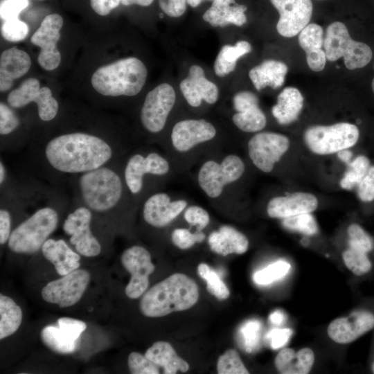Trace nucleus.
<instances>
[{
  "label": "nucleus",
  "mask_w": 374,
  "mask_h": 374,
  "mask_svg": "<svg viewBox=\"0 0 374 374\" xmlns=\"http://www.w3.org/2000/svg\"><path fill=\"white\" fill-rule=\"evenodd\" d=\"M112 155V148L106 141L85 132L57 136L44 148V156L50 166L68 174H82L103 166Z\"/></svg>",
  "instance_id": "f257e3e1"
},
{
  "label": "nucleus",
  "mask_w": 374,
  "mask_h": 374,
  "mask_svg": "<svg viewBox=\"0 0 374 374\" xmlns=\"http://www.w3.org/2000/svg\"><path fill=\"white\" fill-rule=\"evenodd\" d=\"M199 288L189 276L176 273L151 287L140 301V310L148 317H161L188 310L198 301Z\"/></svg>",
  "instance_id": "f03ea898"
},
{
  "label": "nucleus",
  "mask_w": 374,
  "mask_h": 374,
  "mask_svg": "<svg viewBox=\"0 0 374 374\" xmlns=\"http://www.w3.org/2000/svg\"><path fill=\"white\" fill-rule=\"evenodd\" d=\"M148 71L138 58L118 60L96 69L91 76V84L99 93L107 96H133L145 83Z\"/></svg>",
  "instance_id": "7ed1b4c3"
},
{
  "label": "nucleus",
  "mask_w": 374,
  "mask_h": 374,
  "mask_svg": "<svg viewBox=\"0 0 374 374\" xmlns=\"http://www.w3.org/2000/svg\"><path fill=\"white\" fill-rule=\"evenodd\" d=\"M78 185L85 205L96 212H105L113 208L123 193V184L118 175L104 166L82 173Z\"/></svg>",
  "instance_id": "20e7f679"
},
{
  "label": "nucleus",
  "mask_w": 374,
  "mask_h": 374,
  "mask_svg": "<svg viewBox=\"0 0 374 374\" xmlns=\"http://www.w3.org/2000/svg\"><path fill=\"white\" fill-rule=\"evenodd\" d=\"M57 224L58 214L54 208H41L11 232L8 247L18 253H34L42 249Z\"/></svg>",
  "instance_id": "39448f33"
},
{
  "label": "nucleus",
  "mask_w": 374,
  "mask_h": 374,
  "mask_svg": "<svg viewBox=\"0 0 374 374\" xmlns=\"http://www.w3.org/2000/svg\"><path fill=\"white\" fill-rule=\"evenodd\" d=\"M323 48L328 60L334 62L343 57L346 67L350 70L365 66L373 56L371 47L353 40L346 25L340 21L328 26Z\"/></svg>",
  "instance_id": "423d86ee"
},
{
  "label": "nucleus",
  "mask_w": 374,
  "mask_h": 374,
  "mask_svg": "<svg viewBox=\"0 0 374 374\" xmlns=\"http://www.w3.org/2000/svg\"><path fill=\"white\" fill-rule=\"evenodd\" d=\"M359 135V130L355 125L339 123L328 126H312L305 130L303 139L312 152L330 154L353 146Z\"/></svg>",
  "instance_id": "0eeeda50"
},
{
  "label": "nucleus",
  "mask_w": 374,
  "mask_h": 374,
  "mask_svg": "<svg viewBox=\"0 0 374 374\" xmlns=\"http://www.w3.org/2000/svg\"><path fill=\"white\" fill-rule=\"evenodd\" d=\"M244 171L242 159L234 154L226 156L221 162L209 160L199 169L198 183L204 193L211 198L219 197L224 187L238 180Z\"/></svg>",
  "instance_id": "6e6552de"
},
{
  "label": "nucleus",
  "mask_w": 374,
  "mask_h": 374,
  "mask_svg": "<svg viewBox=\"0 0 374 374\" xmlns=\"http://www.w3.org/2000/svg\"><path fill=\"white\" fill-rule=\"evenodd\" d=\"M8 105L13 108L23 107L31 102L37 106L41 120L49 121L57 115L59 105L47 87H40L39 82L35 78L25 80L19 87L10 91L7 98Z\"/></svg>",
  "instance_id": "1a4fd4ad"
},
{
  "label": "nucleus",
  "mask_w": 374,
  "mask_h": 374,
  "mask_svg": "<svg viewBox=\"0 0 374 374\" xmlns=\"http://www.w3.org/2000/svg\"><path fill=\"white\" fill-rule=\"evenodd\" d=\"M89 280L90 274L87 271L76 269L49 282L42 290L41 294L45 301L60 308L72 306L82 298Z\"/></svg>",
  "instance_id": "9d476101"
},
{
  "label": "nucleus",
  "mask_w": 374,
  "mask_h": 374,
  "mask_svg": "<svg viewBox=\"0 0 374 374\" xmlns=\"http://www.w3.org/2000/svg\"><path fill=\"white\" fill-rule=\"evenodd\" d=\"M176 100L173 87L162 83L146 96L141 110V121L150 132L157 133L162 130L168 116Z\"/></svg>",
  "instance_id": "9b49d317"
},
{
  "label": "nucleus",
  "mask_w": 374,
  "mask_h": 374,
  "mask_svg": "<svg viewBox=\"0 0 374 374\" xmlns=\"http://www.w3.org/2000/svg\"><path fill=\"white\" fill-rule=\"evenodd\" d=\"M62 26L63 19L60 15H48L30 38L31 43L40 48L37 62L45 70L51 71L60 65L61 55L56 44Z\"/></svg>",
  "instance_id": "f8f14e48"
},
{
  "label": "nucleus",
  "mask_w": 374,
  "mask_h": 374,
  "mask_svg": "<svg viewBox=\"0 0 374 374\" xmlns=\"http://www.w3.org/2000/svg\"><path fill=\"white\" fill-rule=\"evenodd\" d=\"M121 260L124 268L131 274L125 294L130 299H138L147 290L149 275L154 270L151 255L144 247L135 245L123 251Z\"/></svg>",
  "instance_id": "ddd939ff"
},
{
  "label": "nucleus",
  "mask_w": 374,
  "mask_h": 374,
  "mask_svg": "<svg viewBox=\"0 0 374 374\" xmlns=\"http://www.w3.org/2000/svg\"><path fill=\"white\" fill-rule=\"evenodd\" d=\"M92 219L91 211L80 206L69 213L63 224V230L71 235L70 242L77 252L86 257L98 256L101 246L90 230Z\"/></svg>",
  "instance_id": "4468645a"
},
{
  "label": "nucleus",
  "mask_w": 374,
  "mask_h": 374,
  "mask_svg": "<svg viewBox=\"0 0 374 374\" xmlns=\"http://www.w3.org/2000/svg\"><path fill=\"white\" fill-rule=\"evenodd\" d=\"M290 146L289 139L274 132H260L248 143V151L253 164L260 170L269 172Z\"/></svg>",
  "instance_id": "2eb2a0df"
},
{
  "label": "nucleus",
  "mask_w": 374,
  "mask_h": 374,
  "mask_svg": "<svg viewBox=\"0 0 374 374\" xmlns=\"http://www.w3.org/2000/svg\"><path fill=\"white\" fill-rule=\"evenodd\" d=\"M278 11V33L285 37L299 34L310 22L313 6L311 0H270Z\"/></svg>",
  "instance_id": "dca6fc26"
},
{
  "label": "nucleus",
  "mask_w": 374,
  "mask_h": 374,
  "mask_svg": "<svg viewBox=\"0 0 374 374\" xmlns=\"http://www.w3.org/2000/svg\"><path fill=\"white\" fill-rule=\"evenodd\" d=\"M169 171L168 161L156 152L146 157L136 154L128 160L124 177L126 185L133 194L139 193L143 187L145 174L163 175Z\"/></svg>",
  "instance_id": "f3484780"
},
{
  "label": "nucleus",
  "mask_w": 374,
  "mask_h": 374,
  "mask_svg": "<svg viewBox=\"0 0 374 374\" xmlns=\"http://www.w3.org/2000/svg\"><path fill=\"white\" fill-rule=\"evenodd\" d=\"M216 134L215 127L204 119L184 120L172 130L171 141L179 152H186L196 145L211 140Z\"/></svg>",
  "instance_id": "a211bd4d"
},
{
  "label": "nucleus",
  "mask_w": 374,
  "mask_h": 374,
  "mask_svg": "<svg viewBox=\"0 0 374 374\" xmlns=\"http://www.w3.org/2000/svg\"><path fill=\"white\" fill-rule=\"evenodd\" d=\"M374 328V315L367 311H355L347 317L332 321L328 327V336L339 344H348Z\"/></svg>",
  "instance_id": "6ab92c4d"
},
{
  "label": "nucleus",
  "mask_w": 374,
  "mask_h": 374,
  "mask_svg": "<svg viewBox=\"0 0 374 374\" xmlns=\"http://www.w3.org/2000/svg\"><path fill=\"white\" fill-rule=\"evenodd\" d=\"M179 87L188 103L194 107H199L202 100L214 104L218 99L217 87L206 79L204 69L197 64L189 68L188 75L180 82Z\"/></svg>",
  "instance_id": "aec40b11"
},
{
  "label": "nucleus",
  "mask_w": 374,
  "mask_h": 374,
  "mask_svg": "<svg viewBox=\"0 0 374 374\" xmlns=\"http://www.w3.org/2000/svg\"><path fill=\"white\" fill-rule=\"evenodd\" d=\"M186 206L187 202L184 199L171 201L166 193H156L145 201L143 218L150 225L161 228L175 220Z\"/></svg>",
  "instance_id": "412c9836"
},
{
  "label": "nucleus",
  "mask_w": 374,
  "mask_h": 374,
  "mask_svg": "<svg viewBox=\"0 0 374 374\" xmlns=\"http://www.w3.org/2000/svg\"><path fill=\"white\" fill-rule=\"evenodd\" d=\"M318 201L313 195L306 193H295L283 197L271 199L267 205L269 217L285 218L314 211Z\"/></svg>",
  "instance_id": "4be33fe9"
},
{
  "label": "nucleus",
  "mask_w": 374,
  "mask_h": 374,
  "mask_svg": "<svg viewBox=\"0 0 374 374\" xmlns=\"http://www.w3.org/2000/svg\"><path fill=\"white\" fill-rule=\"evenodd\" d=\"M30 65V57L24 51L16 46L5 50L0 57L1 91L5 92L10 89L14 80L25 75Z\"/></svg>",
  "instance_id": "5701e85b"
},
{
  "label": "nucleus",
  "mask_w": 374,
  "mask_h": 374,
  "mask_svg": "<svg viewBox=\"0 0 374 374\" xmlns=\"http://www.w3.org/2000/svg\"><path fill=\"white\" fill-rule=\"evenodd\" d=\"M247 8L236 3L235 0H214L204 13V21L214 27H225L229 24L241 26L247 21L244 14Z\"/></svg>",
  "instance_id": "b1692460"
},
{
  "label": "nucleus",
  "mask_w": 374,
  "mask_h": 374,
  "mask_svg": "<svg viewBox=\"0 0 374 374\" xmlns=\"http://www.w3.org/2000/svg\"><path fill=\"white\" fill-rule=\"evenodd\" d=\"M45 258L55 266L57 273L64 276L80 267V256L62 239H48L42 247Z\"/></svg>",
  "instance_id": "393cba45"
},
{
  "label": "nucleus",
  "mask_w": 374,
  "mask_h": 374,
  "mask_svg": "<svg viewBox=\"0 0 374 374\" xmlns=\"http://www.w3.org/2000/svg\"><path fill=\"white\" fill-rule=\"evenodd\" d=\"M211 249L222 256L242 254L248 249L247 237L235 228L224 225L217 231L212 232L208 239Z\"/></svg>",
  "instance_id": "a878e982"
},
{
  "label": "nucleus",
  "mask_w": 374,
  "mask_h": 374,
  "mask_svg": "<svg viewBox=\"0 0 374 374\" xmlns=\"http://www.w3.org/2000/svg\"><path fill=\"white\" fill-rule=\"evenodd\" d=\"M288 68L280 61L267 60L252 68L249 76L255 88L260 91L266 87L277 89L285 81Z\"/></svg>",
  "instance_id": "bb28decb"
},
{
  "label": "nucleus",
  "mask_w": 374,
  "mask_h": 374,
  "mask_svg": "<svg viewBox=\"0 0 374 374\" xmlns=\"http://www.w3.org/2000/svg\"><path fill=\"white\" fill-rule=\"evenodd\" d=\"M314 362V353L309 348H302L297 353L292 348H285L276 355L275 366L283 374H307Z\"/></svg>",
  "instance_id": "cd10ccee"
},
{
  "label": "nucleus",
  "mask_w": 374,
  "mask_h": 374,
  "mask_svg": "<svg viewBox=\"0 0 374 374\" xmlns=\"http://www.w3.org/2000/svg\"><path fill=\"white\" fill-rule=\"evenodd\" d=\"M303 106V97L300 91L292 87L283 89L277 98V103L272 107L273 116L281 125L296 121Z\"/></svg>",
  "instance_id": "c85d7f7f"
},
{
  "label": "nucleus",
  "mask_w": 374,
  "mask_h": 374,
  "mask_svg": "<svg viewBox=\"0 0 374 374\" xmlns=\"http://www.w3.org/2000/svg\"><path fill=\"white\" fill-rule=\"evenodd\" d=\"M145 355L162 367L166 374H175L178 371L184 373L189 369V364L177 355L170 344L166 341L155 342L146 350Z\"/></svg>",
  "instance_id": "c756f323"
},
{
  "label": "nucleus",
  "mask_w": 374,
  "mask_h": 374,
  "mask_svg": "<svg viewBox=\"0 0 374 374\" xmlns=\"http://www.w3.org/2000/svg\"><path fill=\"white\" fill-rule=\"evenodd\" d=\"M251 50V44L244 40L235 45H224L220 51L214 62V71L217 76H225L234 71L237 61Z\"/></svg>",
  "instance_id": "7c9ffc66"
},
{
  "label": "nucleus",
  "mask_w": 374,
  "mask_h": 374,
  "mask_svg": "<svg viewBox=\"0 0 374 374\" xmlns=\"http://www.w3.org/2000/svg\"><path fill=\"white\" fill-rule=\"evenodd\" d=\"M41 339L51 350L60 354H70L77 348L79 340L73 338L58 326L49 325L41 331Z\"/></svg>",
  "instance_id": "2f4dec72"
},
{
  "label": "nucleus",
  "mask_w": 374,
  "mask_h": 374,
  "mask_svg": "<svg viewBox=\"0 0 374 374\" xmlns=\"http://www.w3.org/2000/svg\"><path fill=\"white\" fill-rule=\"evenodd\" d=\"M22 321L20 307L10 297L0 295V339L15 332Z\"/></svg>",
  "instance_id": "473e14b6"
},
{
  "label": "nucleus",
  "mask_w": 374,
  "mask_h": 374,
  "mask_svg": "<svg viewBox=\"0 0 374 374\" xmlns=\"http://www.w3.org/2000/svg\"><path fill=\"white\" fill-rule=\"evenodd\" d=\"M232 120L235 125L246 132L262 130L266 125L265 115L258 106L235 114Z\"/></svg>",
  "instance_id": "72a5a7b5"
},
{
  "label": "nucleus",
  "mask_w": 374,
  "mask_h": 374,
  "mask_svg": "<svg viewBox=\"0 0 374 374\" xmlns=\"http://www.w3.org/2000/svg\"><path fill=\"white\" fill-rule=\"evenodd\" d=\"M370 168L369 159L363 155L358 156L348 165V169L340 181V186L346 190L357 186Z\"/></svg>",
  "instance_id": "f704fd0d"
},
{
  "label": "nucleus",
  "mask_w": 374,
  "mask_h": 374,
  "mask_svg": "<svg viewBox=\"0 0 374 374\" xmlns=\"http://www.w3.org/2000/svg\"><path fill=\"white\" fill-rule=\"evenodd\" d=\"M197 272L200 277L206 281V289L211 294L219 300H224L229 296L230 292L226 285L207 264H199Z\"/></svg>",
  "instance_id": "c9c22d12"
},
{
  "label": "nucleus",
  "mask_w": 374,
  "mask_h": 374,
  "mask_svg": "<svg viewBox=\"0 0 374 374\" xmlns=\"http://www.w3.org/2000/svg\"><path fill=\"white\" fill-rule=\"evenodd\" d=\"M323 35L321 26L314 23L308 24L299 33V45L305 53L321 48L324 40Z\"/></svg>",
  "instance_id": "e433bc0d"
},
{
  "label": "nucleus",
  "mask_w": 374,
  "mask_h": 374,
  "mask_svg": "<svg viewBox=\"0 0 374 374\" xmlns=\"http://www.w3.org/2000/svg\"><path fill=\"white\" fill-rule=\"evenodd\" d=\"M217 371L219 374H248L238 353L229 349L218 358Z\"/></svg>",
  "instance_id": "4c0bfd02"
},
{
  "label": "nucleus",
  "mask_w": 374,
  "mask_h": 374,
  "mask_svg": "<svg viewBox=\"0 0 374 374\" xmlns=\"http://www.w3.org/2000/svg\"><path fill=\"white\" fill-rule=\"evenodd\" d=\"M290 269L287 262L279 260L253 274V280L258 285H268L285 276Z\"/></svg>",
  "instance_id": "58836bf2"
},
{
  "label": "nucleus",
  "mask_w": 374,
  "mask_h": 374,
  "mask_svg": "<svg viewBox=\"0 0 374 374\" xmlns=\"http://www.w3.org/2000/svg\"><path fill=\"white\" fill-rule=\"evenodd\" d=\"M283 225L289 230L299 231L308 235H314L318 231L317 222L310 213L283 218Z\"/></svg>",
  "instance_id": "ea45409f"
},
{
  "label": "nucleus",
  "mask_w": 374,
  "mask_h": 374,
  "mask_svg": "<svg viewBox=\"0 0 374 374\" xmlns=\"http://www.w3.org/2000/svg\"><path fill=\"white\" fill-rule=\"evenodd\" d=\"M346 266L355 275L362 276L371 269V263L366 253L349 248L343 253Z\"/></svg>",
  "instance_id": "a19ab883"
},
{
  "label": "nucleus",
  "mask_w": 374,
  "mask_h": 374,
  "mask_svg": "<svg viewBox=\"0 0 374 374\" xmlns=\"http://www.w3.org/2000/svg\"><path fill=\"white\" fill-rule=\"evenodd\" d=\"M28 25L19 18L3 21L1 27L3 37L8 42H19L24 39L28 33Z\"/></svg>",
  "instance_id": "79ce46f5"
},
{
  "label": "nucleus",
  "mask_w": 374,
  "mask_h": 374,
  "mask_svg": "<svg viewBox=\"0 0 374 374\" xmlns=\"http://www.w3.org/2000/svg\"><path fill=\"white\" fill-rule=\"evenodd\" d=\"M348 234L350 248L366 253L372 249L373 241L371 238L358 224H353L350 225L348 229Z\"/></svg>",
  "instance_id": "37998d69"
},
{
  "label": "nucleus",
  "mask_w": 374,
  "mask_h": 374,
  "mask_svg": "<svg viewBox=\"0 0 374 374\" xmlns=\"http://www.w3.org/2000/svg\"><path fill=\"white\" fill-rule=\"evenodd\" d=\"M128 367L132 374H158L159 366L144 355L131 353L128 357Z\"/></svg>",
  "instance_id": "c03bdc74"
},
{
  "label": "nucleus",
  "mask_w": 374,
  "mask_h": 374,
  "mask_svg": "<svg viewBox=\"0 0 374 374\" xmlns=\"http://www.w3.org/2000/svg\"><path fill=\"white\" fill-rule=\"evenodd\" d=\"M205 235L201 231L192 233L186 229H175L172 233L173 244L181 249H187L197 242H202Z\"/></svg>",
  "instance_id": "a18cd8bd"
},
{
  "label": "nucleus",
  "mask_w": 374,
  "mask_h": 374,
  "mask_svg": "<svg viewBox=\"0 0 374 374\" xmlns=\"http://www.w3.org/2000/svg\"><path fill=\"white\" fill-rule=\"evenodd\" d=\"M185 220L191 226H196L198 231L204 229L209 223L208 212L198 206H189L184 212Z\"/></svg>",
  "instance_id": "49530a36"
},
{
  "label": "nucleus",
  "mask_w": 374,
  "mask_h": 374,
  "mask_svg": "<svg viewBox=\"0 0 374 374\" xmlns=\"http://www.w3.org/2000/svg\"><path fill=\"white\" fill-rule=\"evenodd\" d=\"M19 125V120L14 112L6 104L0 103V134L7 135L12 132Z\"/></svg>",
  "instance_id": "de8ad7c7"
},
{
  "label": "nucleus",
  "mask_w": 374,
  "mask_h": 374,
  "mask_svg": "<svg viewBox=\"0 0 374 374\" xmlns=\"http://www.w3.org/2000/svg\"><path fill=\"white\" fill-rule=\"evenodd\" d=\"M28 0H3L0 5V17L3 21L18 18L21 12L27 8Z\"/></svg>",
  "instance_id": "09e8293b"
},
{
  "label": "nucleus",
  "mask_w": 374,
  "mask_h": 374,
  "mask_svg": "<svg viewBox=\"0 0 374 374\" xmlns=\"http://www.w3.org/2000/svg\"><path fill=\"white\" fill-rule=\"evenodd\" d=\"M357 195L363 202L374 199V166H370L365 177L357 186Z\"/></svg>",
  "instance_id": "8fccbe9b"
},
{
  "label": "nucleus",
  "mask_w": 374,
  "mask_h": 374,
  "mask_svg": "<svg viewBox=\"0 0 374 374\" xmlns=\"http://www.w3.org/2000/svg\"><path fill=\"white\" fill-rule=\"evenodd\" d=\"M260 324L256 321H249L241 328V335L247 350L250 351L259 341Z\"/></svg>",
  "instance_id": "3c124183"
},
{
  "label": "nucleus",
  "mask_w": 374,
  "mask_h": 374,
  "mask_svg": "<svg viewBox=\"0 0 374 374\" xmlns=\"http://www.w3.org/2000/svg\"><path fill=\"white\" fill-rule=\"evenodd\" d=\"M57 326L76 340H79L80 335L87 328L84 321L69 317L60 318Z\"/></svg>",
  "instance_id": "603ef678"
},
{
  "label": "nucleus",
  "mask_w": 374,
  "mask_h": 374,
  "mask_svg": "<svg viewBox=\"0 0 374 374\" xmlns=\"http://www.w3.org/2000/svg\"><path fill=\"white\" fill-rule=\"evenodd\" d=\"M233 103L237 112L258 106L257 96L250 91H240L236 93L233 97Z\"/></svg>",
  "instance_id": "864d4df0"
},
{
  "label": "nucleus",
  "mask_w": 374,
  "mask_h": 374,
  "mask_svg": "<svg viewBox=\"0 0 374 374\" xmlns=\"http://www.w3.org/2000/svg\"><path fill=\"white\" fill-rule=\"evenodd\" d=\"M187 0H159L162 11L171 17H179L186 10Z\"/></svg>",
  "instance_id": "5fc2aeb1"
},
{
  "label": "nucleus",
  "mask_w": 374,
  "mask_h": 374,
  "mask_svg": "<svg viewBox=\"0 0 374 374\" xmlns=\"http://www.w3.org/2000/svg\"><path fill=\"white\" fill-rule=\"evenodd\" d=\"M292 334L289 328L273 329L267 335V339L270 341L273 349H278L283 346L289 340Z\"/></svg>",
  "instance_id": "6e6d98bb"
},
{
  "label": "nucleus",
  "mask_w": 374,
  "mask_h": 374,
  "mask_svg": "<svg viewBox=\"0 0 374 374\" xmlns=\"http://www.w3.org/2000/svg\"><path fill=\"white\" fill-rule=\"evenodd\" d=\"M326 55L322 48L306 53V60L308 66L314 71H322L326 65Z\"/></svg>",
  "instance_id": "4d7b16f0"
},
{
  "label": "nucleus",
  "mask_w": 374,
  "mask_h": 374,
  "mask_svg": "<svg viewBox=\"0 0 374 374\" xmlns=\"http://www.w3.org/2000/svg\"><path fill=\"white\" fill-rule=\"evenodd\" d=\"M121 0H90V5L94 12L99 15L105 16L116 8Z\"/></svg>",
  "instance_id": "13d9d810"
},
{
  "label": "nucleus",
  "mask_w": 374,
  "mask_h": 374,
  "mask_svg": "<svg viewBox=\"0 0 374 374\" xmlns=\"http://www.w3.org/2000/svg\"><path fill=\"white\" fill-rule=\"evenodd\" d=\"M11 219L8 210H0V243L4 244L10 235Z\"/></svg>",
  "instance_id": "bf43d9fd"
},
{
  "label": "nucleus",
  "mask_w": 374,
  "mask_h": 374,
  "mask_svg": "<svg viewBox=\"0 0 374 374\" xmlns=\"http://www.w3.org/2000/svg\"><path fill=\"white\" fill-rule=\"evenodd\" d=\"M154 0H121V3L128 6L132 5H139L141 6H150Z\"/></svg>",
  "instance_id": "052dcab7"
},
{
  "label": "nucleus",
  "mask_w": 374,
  "mask_h": 374,
  "mask_svg": "<svg viewBox=\"0 0 374 374\" xmlns=\"http://www.w3.org/2000/svg\"><path fill=\"white\" fill-rule=\"evenodd\" d=\"M337 156L342 161L348 165L350 163L353 154L349 150L344 149L339 151L337 152Z\"/></svg>",
  "instance_id": "680f3d73"
},
{
  "label": "nucleus",
  "mask_w": 374,
  "mask_h": 374,
  "mask_svg": "<svg viewBox=\"0 0 374 374\" xmlns=\"http://www.w3.org/2000/svg\"><path fill=\"white\" fill-rule=\"evenodd\" d=\"M270 321L275 325H280L284 321V315L280 311H275L269 316Z\"/></svg>",
  "instance_id": "e2e57ef3"
},
{
  "label": "nucleus",
  "mask_w": 374,
  "mask_h": 374,
  "mask_svg": "<svg viewBox=\"0 0 374 374\" xmlns=\"http://www.w3.org/2000/svg\"><path fill=\"white\" fill-rule=\"evenodd\" d=\"M6 177V169L5 167L2 163V161L0 162V184L1 185L3 183Z\"/></svg>",
  "instance_id": "0e129e2a"
},
{
  "label": "nucleus",
  "mask_w": 374,
  "mask_h": 374,
  "mask_svg": "<svg viewBox=\"0 0 374 374\" xmlns=\"http://www.w3.org/2000/svg\"><path fill=\"white\" fill-rule=\"evenodd\" d=\"M204 1H214V0H187V3L192 8H196Z\"/></svg>",
  "instance_id": "69168bd1"
},
{
  "label": "nucleus",
  "mask_w": 374,
  "mask_h": 374,
  "mask_svg": "<svg viewBox=\"0 0 374 374\" xmlns=\"http://www.w3.org/2000/svg\"><path fill=\"white\" fill-rule=\"evenodd\" d=\"M301 243H302L303 245H307L308 243V240L306 238H303V239L301 240Z\"/></svg>",
  "instance_id": "338daca9"
},
{
  "label": "nucleus",
  "mask_w": 374,
  "mask_h": 374,
  "mask_svg": "<svg viewBox=\"0 0 374 374\" xmlns=\"http://www.w3.org/2000/svg\"><path fill=\"white\" fill-rule=\"evenodd\" d=\"M373 69H374V64H373ZM371 87H372L373 92L374 93V78L371 82Z\"/></svg>",
  "instance_id": "774afa93"
}]
</instances>
